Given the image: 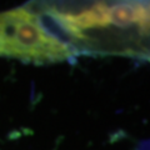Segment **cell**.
<instances>
[{"mask_svg": "<svg viewBox=\"0 0 150 150\" xmlns=\"http://www.w3.org/2000/svg\"><path fill=\"white\" fill-rule=\"evenodd\" d=\"M59 20L75 51H90L105 34L130 35L140 45V40L150 36V1L65 4Z\"/></svg>", "mask_w": 150, "mask_h": 150, "instance_id": "6da1fadb", "label": "cell"}, {"mask_svg": "<svg viewBox=\"0 0 150 150\" xmlns=\"http://www.w3.org/2000/svg\"><path fill=\"white\" fill-rule=\"evenodd\" d=\"M74 55L33 5L0 13V56L35 64L60 63Z\"/></svg>", "mask_w": 150, "mask_h": 150, "instance_id": "7a4b0ae2", "label": "cell"}]
</instances>
